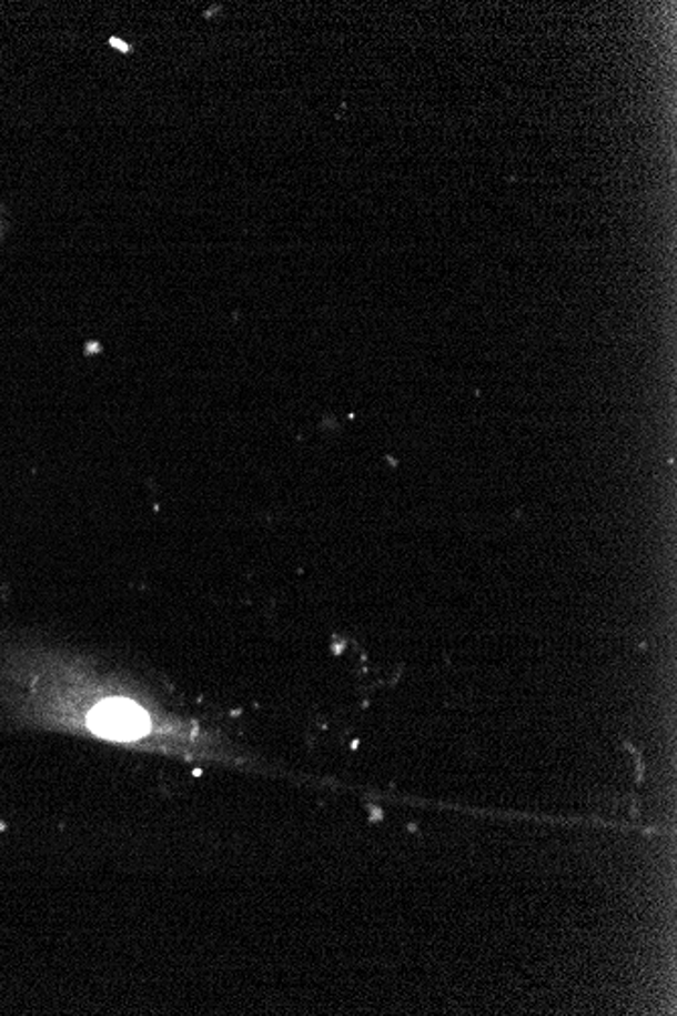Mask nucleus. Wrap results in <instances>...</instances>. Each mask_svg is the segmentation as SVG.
Listing matches in <instances>:
<instances>
[{
	"label": "nucleus",
	"mask_w": 677,
	"mask_h": 1016,
	"mask_svg": "<svg viewBox=\"0 0 677 1016\" xmlns=\"http://www.w3.org/2000/svg\"><path fill=\"white\" fill-rule=\"evenodd\" d=\"M88 726L102 738L134 741L149 733L151 721L139 704L127 698H110L100 702L88 714Z\"/></svg>",
	"instance_id": "f257e3e1"
}]
</instances>
